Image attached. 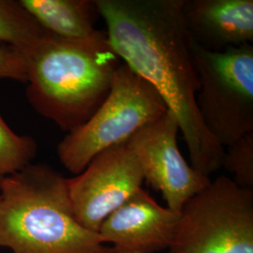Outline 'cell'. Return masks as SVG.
Wrapping results in <instances>:
<instances>
[{
	"instance_id": "cell-12",
	"label": "cell",
	"mask_w": 253,
	"mask_h": 253,
	"mask_svg": "<svg viewBox=\"0 0 253 253\" xmlns=\"http://www.w3.org/2000/svg\"><path fill=\"white\" fill-rule=\"evenodd\" d=\"M46 31L19 1L0 0V42L26 51Z\"/></svg>"
},
{
	"instance_id": "cell-9",
	"label": "cell",
	"mask_w": 253,
	"mask_h": 253,
	"mask_svg": "<svg viewBox=\"0 0 253 253\" xmlns=\"http://www.w3.org/2000/svg\"><path fill=\"white\" fill-rule=\"evenodd\" d=\"M179 215L137 190L100 225L98 234L111 253H159L171 247Z\"/></svg>"
},
{
	"instance_id": "cell-8",
	"label": "cell",
	"mask_w": 253,
	"mask_h": 253,
	"mask_svg": "<svg viewBox=\"0 0 253 253\" xmlns=\"http://www.w3.org/2000/svg\"><path fill=\"white\" fill-rule=\"evenodd\" d=\"M178 122L171 111L130 139L145 180L163 194L166 208L179 215L184 205L204 190L210 178L187 163L177 145Z\"/></svg>"
},
{
	"instance_id": "cell-1",
	"label": "cell",
	"mask_w": 253,
	"mask_h": 253,
	"mask_svg": "<svg viewBox=\"0 0 253 253\" xmlns=\"http://www.w3.org/2000/svg\"><path fill=\"white\" fill-rule=\"evenodd\" d=\"M184 0H95L109 43L122 63L151 84L176 118L190 165L209 177L224 147L208 133L196 104L198 74Z\"/></svg>"
},
{
	"instance_id": "cell-4",
	"label": "cell",
	"mask_w": 253,
	"mask_h": 253,
	"mask_svg": "<svg viewBox=\"0 0 253 253\" xmlns=\"http://www.w3.org/2000/svg\"><path fill=\"white\" fill-rule=\"evenodd\" d=\"M167 111L153 86L121 63L106 100L84 124L59 143L58 159L69 172L77 175L98 154L125 143Z\"/></svg>"
},
{
	"instance_id": "cell-11",
	"label": "cell",
	"mask_w": 253,
	"mask_h": 253,
	"mask_svg": "<svg viewBox=\"0 0 253 253\" xmlns=\"http://www.w3.org/2000/svg\"><path fill=\"white\" fill-rule=\"evenodd\" d=\"M20 4L45 31L68 40L97 36L100 16L95 0H19Z\"/></svg>"
},
{
	"instance_id": "cell-10",
	"label": "cell",
	"mask_w": 253,
	"mask_h": 253,
	"mask_svg": "<svg viewBox=\"0 0 253 253\" xmlns=\"http://www.w3.org/2000/svg\"><path fill=\"white\" fill-rule=\"evenodd\" d=\"M192 42L210 52L253 42V0H184Z\"/></svg>"
},
{
	"instance_id": "cell-5",
	"label": "cell",
	"mask_w": 253,
	"mask_h": 253,
	"mask_svg": "<svg viewBox=\"0 0 253 253\" xmlns=\"http://www.w3.org/2000/svg\"><path fill=\"white\" fill-rule=\"evenodd\" d=\"M196 104L208 133L224 148L253 132V46L210 52L192 42Z\"/></svg>"
},
{
	"instance_id": "cell-14",
	"label": "cell",
	"mask_w": 253,
	"mask_h": 253,
	"mask_svg": "<svg viewBox=\"0 0 253 253\" xmlns=\"http://www.w3.org/2000/svg\"><path fill=\"white\" fill-rule=\"evenodd\" d=\"M222 165L233 174L232 180L243 189L253 190V132L226 146Z\"/></svg>"
},
{
	"instance_id": "cell-3",
	"label": "cell",
	"mask_w": 253,
	"mask_h": 253,
	"mask_svg": "<svg viewBox=\"0 0 253 253\" xmlns=\"http://www.w3.org/2000/svg\"><path fill=\"white\" fill-rule=\"evenodd\" d=\"M0 247L11 253H111L74 216L67 178L30 164L0 183Z\"/></svg>"
},
{
	"instance_id": "cell-7",
	"label": "cell",
	"mask_w": 253,
	"mask_h": 253,
	"mask_svg": "<svg viewBox=\"0 0 253 253\" xmlns=\"http://www.w3.org/2000/svg\"><path fill=\"white\" fill-rule=\"evenodd\" d=\"M145 181L140 163L127 141L103 150L67 187L77 221L98 233L102 222Z\"/></svg>"
},
{
	"instance_id": "cell-13",
	"label": "cell",
	"mask_w": 253,
	"mask_h": 253,
	"mask_svg": "<svg viewBox=\"0 0 253 253\" xmlns=\"http://www.w3.org/2000/svg\"><path fill=\"white\" fill-rule=\"evenodd\" d=\"M37 151L36 141L14 132L0 114V183L30 165Z\"/></svg>"
},
{
	"instance_id": "cell-2",
	"label": "cell",
	"mask_w": 253,
	"mask_h": 253,
	"mask_svg": "<svg viewBox=\"0 0 253 253\" xmlns=\"http://www.w3.org/2000/svg\"><path fill=\"white\" fill-rule=\"evenodd\" d=\"M23 52L30 105L68 133L84 124L106 100L122 63L103 31L86 40L46 31Z\"/></svg>"
},
{
	"instance_id": "cell-15",
	"label": "cell",
	"mask_w": 253,
	"mask_h": 253,
	"mask_svg": "<svg viewBox=\"0 0 253 253\" xmlns=\"http://www.w3.org/2000/svg\"><path fill=\"white\" fill-rule=\"evenodd\" d=\"M0 79L27 83L26 57L21 49L0 46Z\"/></svg>"
},
{
	"instance_id": "cell-6",
	"label": "cell",
	"mask_w": 253,
	"mask_h": 253,
	"mask_svg": "<svg viewBox=\"0 0 253 253\" xmlns=\"http://www.w3.org/2000/svg\"><path fill=\"white\" fill-rule=\"evenodd\" d=\"M166 253H253V190L211 181L184 205Z\"/></svg>"
}]
</instances>
